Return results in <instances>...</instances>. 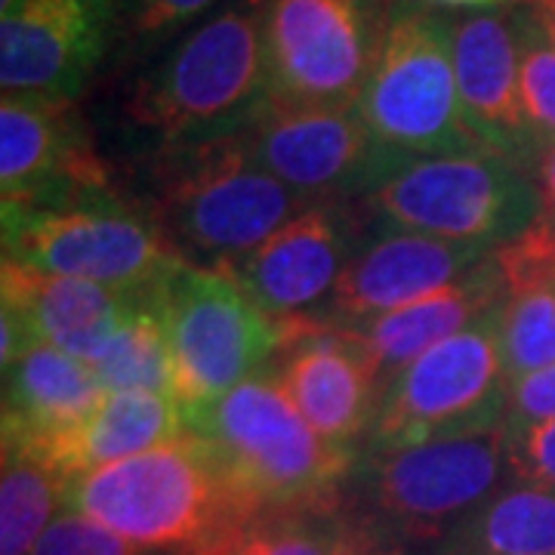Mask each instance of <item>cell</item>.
<instances>
[{
	"label": "cell",
	"instance_id": "1",
	"mask_svg": "<svg viewBox=\"0 0 555 555\" xmlns=\"http://www.w3.org/2000/svg\"><path fill=\"white\" fill-rule=\"evenodd\" d=\"M185 420L257 516L339 509L358 454L318 436L266 371Z\"/></svg>",
	"mask_w": 555,
	"mask_h": 555
},
{
	"label": "cell",
	"instance_id": "2",
	"mask_svg": "<svg viewBox=\"0 0 555 555\" xmlns=\"http://www.w3.org/2000/svg\"><path fill=\"white\" fill-rule=\"evenodd\" d=\"M65 509L90 516L139 550L182 555L214 553L257 518L192 429L155 451L78 476Z\"/></svg>",
	"mask_w": 555,
	"mask_h": 555
},
{
	"label": "cell",
	"instance_id": "3",
	"mask_svg": "<svg viewBox=\"0 0 555 555\" xmlns=\"http://www.w3.org/2000/svg\"><path fill=\"white\" fill-rule=\"evenodd\" d=\"M269 100L266 0H241L198 25L130 100L160 149L241 133Z\"/></svg>",
	"mask_w": 555,
	"mask_h": 555
},
{
	"label": "cell",
	"instance_id": "4",
	"mask_svg": "<svg viewBox=\"0 0 555 555\" xmlns=\"http://www.w3.org/2000/svg\"><path fill=\"white\" fill-rule=\"evenodd\" d=\"M152 217L179 250L222 269L309 207L259 164L241 133L164 149Z\"/></svg>",
	"mask_w": 555,
	"mask_h": 555
},
{
	"label": "cell",
	"instance_id": "5",
	"mask_svg": "<svg viewBox=\"0 0 555 555\" xmlns=\"http://www.w3.org/2000/svg\"><path fill=\"white\" fill-rule=\"evenodd\" d=\"M451 25L426 3H389L377 62L358 102L389 177L411 160L481 152L460 105Z\"/></svg>",
	"mask_w": 555,
	"mask_h": 555
},
{
	"label": "cell",
	"instance_id": "6",
	"mask_svg": "<svg viewBox=\"0 0 555 555\" xmlns=\"http://www.w3.org/2000/svg\"><path fill=\"white\" fill-rule=\"evenodd\" d=\"M379 229L496 250L543 217L534 177L494 152L411 160L361 198Z\"/></svg>",
	"mask_w": 555,
	"mask_h": 555
},
{
	"label": "cell",
	"instance_id": "7",
	"mask_svg": "<svg viewBox=\"0 0 555 555\" xmlns=\"http://www.w3.org/2000/svg\"><path fill=\"white\" fill-rule=\"evenodd\" d=\"M509 469V429L401 444L361 448L346 481L364 509V521L389 534L436 537L500 491Z\"/></svg>",
	"mask_w": 555,
	"mask_h": 555
},
{
	"label": "cell",
	"instance_id": "8",
	"mask_svg": "<svg viewBox=\"0 0 555 555\" xmlns=\"http://www.w3.org/2000/svg\"><path fill=\"white\" fill-rule=\"evenodd\" d=\"M3 259L127 294L155 291L189 259L152 217L118 195L47 210H0Z\"/></svg>",
	"mask_w": 555,
	"mask_h": 555
},
{
	"label": "cell",
	"instance_id": "9",
	"mask_svg": "<svg viewBox=\"0 0 555 555\" xmlns=\"http://www.w3.org/2000/svg\"><path fill=\"white\" fill-rule=\"evenodd\" d=\"M177 364V401L185 414L210 408L266 371L281 346V324L235 278L185 262L152 291Z\"/></svg>",
	"mask_w": 555,
	"mask_h": 555
},
{
	"label": "cell",
	"instance_id": "10",
	"mask_svg": "<svg viewBox=\"0 0 555 555\" xmlns=\"http://www.w3.org/2000/svg\"><path fill=\"white\" fill-rule=\"evenodd\" d=\"M509 377L500 352L496 309L408 364L379 398L364 448H401L473 436L506 423Z\"/></svg>",
	"mask_w": 555,
	"mask_h": 555
},
{
	"label": "cell",
	"instance_id": "11",
	"mask_svg": "<svg viewBox=\"0 0 555 555\" xmlns=\"http://www.w3.org/2000/svg\"><path fill=\"white\" fill-rule=\"evenodd\" d=\"M383 0H266L269 96L358 105L377 62Z\"/></svg>",
	"mask_w": 555,
	"mask_h": 555
},
{
	"label": "cell",
	"instance_id": "12",
	"mask_svg": "<svg viewBox=\"0 0 555 555\" xmlns=\"http://www.w3.org/2000/svg\"><path fill=\"white\" fill-rule=\"evenodd\" d=\"M241 139L306 204L361 201L389 177L358 105H294L269 96Z\"/></svg>",
	"mask_w": 555,
	"mask_h": 555
},
{
	"label": "cell",
	"instance_id": "13",
	"mask_svg": "<svg viewBox=\"0 0 555 555\" xmlns=\"http://www.w3.org/2000/svg\"><path fill=\"white\" fill-rule=\"evenodd\" d=\"M115 195L112 173L68 96L3 93L0 210H47Z\"/></svg>",
	"mask_w": 555,
	"mask_h": 555
},
{
	"label": "cell",
	"instance_id": "14",
	"mask_svg": "<svg viewBox=\"0 0 555 555\" xmlns=\"http://www.w3.org/2000/svg\"><path fill=\"white\" fill-rule=\"evenodd\" d=\"M278 324L281 346L266 374L284 389L318 436L361 454L358 441L367 444L383 398L367 356L339 324L321 315Z\"/></svg>",
	"mask_w": 555,
	"mask_h": 555
},
{
	"label": "cell",
	"instance_id": "15",
	"mask_svg": "<svg viewBox=\"0 0 555 555\" xmlns=\"http://www.w3.org/2000/svg\"><path fill=\"white\" fill-rule=\"evenodd\" d=\"M124 0H0L3 93L75 100L108 50Z\"/></svg>",
	"mask_w": 555,
	"mask_h": 555
},
{
	"label": "cell",
	"instance_id": "16",
	"mask_svg": "<svg viewBox=\"0 0 555 555\" xmlns=\"http://www.w3.org/2000/svg\"><path fill=\"white\" fill-rule=\"evenodd\" d=\"M361 232L346 204H309L247 257L222 266L275 321L318 315L337 291Z\"/></svg>",
	"mask_w": 555,
	"mask_h": 555
},
{
	"label": "cell",
	"instance_id": "17",
	"mask_svg": "<svg viewBox=\"0 0 555 555\" xmlns=\"http://www.w3.org/2000/svg\"><path fill=\"white\" fill-rule=\"evenodd\" d=\"M491 254L494 250L478 244H456L377 225L374 232L361 235L356 254L339 275L337 291L318 315L331 324H358L396 312L454 284Z\"/></svg>",
	"mask_w": 555,
	"mask_h": 555
},
{
	"label": "cell",
	"instance_id": "18",
	"mask_svg": "<svg viewBox=\"0 0 555 555\" xmlns=\"http://www.w3.org/2000/svg\"><path fill=\"white\" fill-rule=\"evenodd\" d=\"M454 72L460 105L469 133L481 149L516 160L534 177V137L525 124L518 93V35L516 16L478 10L451 25Z\"/></svg>",
	"mask_w": 555,
	"mask_h": 555
},
{
	"label": "cell",
	"instance_id": "19",
	"mask_svg": "<svg viewBox=\"0 0 555 555\" xmlns=\"http://www.w3.org/2000/svg\"><path fill=\"white\" fill-rule=\"evenodd\" d=\"M105 396L87 361L50 343L31 346L3 371V454L31 456L60 473L65 444Z\"/></svg>",
	"mask_w": 555,
	"mask_h": 555
},
{
	"label": "cell",
	"instance_id": "20",
	"mask_svg": "<svg viewBox=\"0 0 555 555\" xmlns=\"http://www.w3.org/2000/svg\"><path fill=\"white\" fill-rule=\"evenodd\" d=\"M500 302H503V278L496 257L491 254L476 269H469L454 284L441 287L429 297L401 306L396 312L367 318L358 324H339V327L361 346L379 386L386 389L408 364H414L416 358L441 346L444 339L466 331L478 318L494 312Z\"/></svg>",
	"mask_w": 555,
	"mask_h": 555
},
{
	"label": "cell",
	"instance_id": "21",
	"mask_svg": "<svg viewBox=\"0 0 555 555\" xmlns=\"http://www.w3.org/2000/svg\"><path fill=\"white\" fill-rule=\"evenodd\" d=\"M0 272L3 306L16 309L40 343H50L87 364L102 356L142 299V294L115 291L96 281L47 275L13 259H3Z\"/></svg>",
	"mask_w": 555,
	"mask_h": 555
},
{
	"label": "cell",
	"instance_id": "22",
	"mask_svg": "<svg viewBox=\"0 0 555 555\" xmlns=\"http://www.w3.org/2000/svg\"><path fill=\"white\" fill-rule=\"evenodd\" d=\"M185 433L189 420L177 398L155 392H108L96 414L65 444L60 473L75 481L93 469L155 451Z\"/></svg>",
	"mask_w": 555,
	"mask_h": 555
},
{
	"label": "cell",
	"instance_id": "23",
	"mask_svg": "<svg viewBox=\"0 0 555 555\" xmlns=\"http://www.w3.org/2000/svg\"><path fill=\"white\" fill-rule=\"evenodd\" d=\"M444 555H555V491L516 478L456 525Z\"/></svg>",
	"mask_w": 555,
	"mask_h": 555
},
{
	"label": "cell",
	"instance_id": "24",
	"mask_svg": "<svg viewBox=\"0 0 555 555\" xmlns=\"http://www.w3.org/2000/svg\"><path fill=\"white\" fill-rule=\"evenodd\" d=\"M90 367L105 392H155L177 398V364L152 291L142 294L137 309Z\"/></svg>",
	"mask_w": 555,
	"mask_h": 555
},
{
	"label": "cell",
	"instance_id": "25",
	"mask_svg": "<svg viewBox=\"0 0 555 555\" xmlns=\"http://www.w3.org/2000/svg\"><path fill=\"white\" fill-rule=\"evenodd\" d=\"M72 478L31 456L3 454L0 476V555H31L60 506H68Z\"/></svg>",
	"mask_w": 555,
	"mask_h": 555
},
{
	"label": "cell",
	"instance_id": "26",
	"mask_svg": "<svg viewBox=\"0 0 555 555\" xmlns=\"http://www.w3.org/2000/svg\"><path fill=\"white\" fill-rule=\"evenodd\" d=\"M339 513H269L241 525L207 555H334Z\"/></svg>",
	"mask_w": 555,
	"mask_h": 555
},
{
	"label": "cell",
	"instance_id": "27",
	"mask_svg": "<svg viewBox=\"0 0 555 555\" xmlns=\"http://www.w3.org/2000/svg\"><path fill=\"white\" fill-rule=\"evenodd\" d=\"M518 35V93L525 124L537 152L555 142V43L546 38L531 10L516 16Z\"/></svg>",
	"mask_w": 555,
	"mask_h": 555
},
{
	"label": "cell",
	"instance_id": "28",
	"mask_svg": "<svg viewBox=\"0 0 555 555\" xmlns=\"http://www.w3.org/2000/svg\"><path fill=\"white\" fill-rule=\"evenodd\" d=\"M31 555H145V550L108 531L90 516L65 509L40 534Z\"/></svg>",
	"mask_w": 555,
	"mask_h": 555
},
{
	"label": "cell",
	"instance_id": "29",
	"mask_svg": "<svg viewBox=\"0 0 555 555\" xmlns=\"http://www.w3.org/2000/svg\"><path fill=\"white\" fill-rule=\"evenodd\" d=\"M219 0H127V31L137 40H158L214 10Z\"/></svg>",
	"mask_w": 555,
	"mask_h": 555
},
{
	"label": "cell",
	"instance_id": "30",
	"mask_svg": "<svg viewBox=\"0 0 555 555\" xmlns=\"http://www.w3.org/2000/svg\"><path fill=\"white\" fill-rule=\"evenodd\" d=\"M555 420V364L509 383L506 396V429L521 433Z\"/></svg>",
	"mask_w": 555,
	"mask_h": 555
},
{
	"label": "cell",
	"instance_id": "31",
	"mask_svg": "<svg viewBox=\"0 0 555 555\" xmlns=\"http://www.w3.org/2000/svg\"><path fill=\"white\" fill-rule=\"evenodd\" d=\"M509 473L555 491V420L509 433Z\"/></svg>",
	"mask_w": 555,
	"mask_h": 555
},
{
	"label": "cell",
	"instance_id": "32",
	"mask_svg": "<svg viewBox=\"0 0 555 555\" xmlns=\"http://www.w3.org/2000/svg\"><path fill=\"white\" fill-rule=\"evenodd\" d=\"M334 555H404L401 546L389 531H383L377 525L364 521V518H343L339 516L337 550Z\"/></svg>",
	"mask_w": 555,
	"mask_h": 555
},
{
	"label": "cell",
	"instance_id": "33",
	"mask_svg": "<svg viewBox=\"0 0 555 555\" xmlns=\"http://www.w3.org/2000/svg\"><path fill=\"white\" fill-rule=\"evenodd\" d=\"M534 182L540 201H543V214L555 219V142H550L537 160Z\"/></svg>",
	"mask_w": 555,
	"mask_h": 555
},
{
	"label": "cell",
	"instance_id": "34",
	"mask_svg": "<svg viewBox=\"0 0 555 555\" xmlns=\"http://www.w3.org/2000/svg\"><path fill=\"white\" fill-rule=\"evenodd\" d=\"M426 3H444V7H491V3H503V0H426Z\"/></svg>",
	"mask_w": 555,
	"mask_h": 555
}]
</instances>
